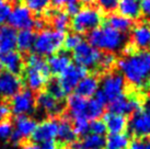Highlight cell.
<instances>
[{
	"label": "cell",
	"mask_w": 150,
	"mask_h": 149,
	"mask_svg": "<svg viewBox=\"0 0 150 149\" xmlns=\"http://www.w3.org/2000/svg\"><path fill=\"white\" fill-rule=\"evenodd\" d=\"M116 66L129 86L136 89L150 86V48L123 56Z\"/></svg>",
	"instance_id": "obj_1"
},
{
	"label": "cell",
	"mask_w": 150,
	"mask_h": 149,
	"mask_svg": "<svg viewBox=\"0 0 150 149\" xmlns=\"http://www.w3.org/2000/svg\"><path fill=\"white\" fill-rule=\"evenodd\" d=\"M22 74L23 83L26 84L31 91H41L50 79L47 60L35 53H31L25 58Z\"/></svg>",
	"instance_id": "obj_2"
},
{
	"label": "cell",
	"mask_w": 150,
	"mask_h": 149,
	"mask_svg": "<svg viewBox=\"0 0 150 149\" xmlns=\"http://www.w3.org/2000/svg\"><path fill=\"white\" fill-rule=\"evenodd\" d=\"M88 43L104 53L122 52L128 43L125 33H121L108 25L99 26L88 33Z\"/></svg>",
	"instance_id": "obj_3"
},
{
	"label": "cell",
	"mask_w": 150,
	"mask_h": 149,
	"mask_svg": "<svg viewBox=\"0 0 150 149\" xmlns=\"http://www.w3.org/2000/svg\"><path fill=\"white\" fill-rule=\"evenodd\" d=\"M104 22V17L100 9L93 6L81 7L78 13L72 17L70 21V26L75 33L86 34L91 32L92 30L99 28Z\"/></svg>",
	"instance_id": "obj_4"
},
{
	"label": "cell",
	"mask_w": 150,
	"mask_h": 149,
	"mask_svg": "<svg viewBox=\"0 0 150 149\" xmlns=\"http://www.w3.org/2000/svg\"><path fill=\"white\" fill-rule=\"evenodd\" d=\"M65 33L53 29H43L35 35L33 50L40 56H52L63 48Z\"/></svg>",
	"instance_id": "obj_5"
},
{
	"label": "cell",
	"mask_w": 150,
	"mask_h": 149,
	"mask_svg": "<svg viewBox=\"0 0 150 149\" xmlns=\"http://www.w3.org/2000/svg\"><path fill=\"white\" fill-rule=\"evenodd\" d=\"M127 128L135 138L150 137V94L144 95L142 109L132 114Z\"/></svg>",
	"instance_id": "obj_6"
},
{
	"label": "cell",
	"mask_w": 150,
	"mask_h": 149,
	"mask_svg": "<svg viewBox=\"0 0 150 149\" xmlns=\"http://www.w3.org/2000/svg\"><path fill=\"white\" fill-rule=\"evenodd\" d=\"M126 86V80L121 72L110 70L103 74L99 91L104 96L106 104H108L111 101L125 93Z\"/></svg>",
	"instance_id": "obj_7"
},
{
	"label": "cell",
	"mask_w": 150,
	"mask_h": 149,
	"mask_svg": "<svg viewBox=\"0 0 150 149\" xmlns=\"http://www.w3.org/2000/svg\"><path fill=\"white\" fill-rule=\"evenodd\" d=\"M142 101L144 95L140 92L128 91V93L120 95L108 103V112L122 115H132L133 113L142 109Z\"/></svg>",
	"instance_id": "obj_8"
},
{
	"label": "cell",
	"mask_w": 150,
	"mask_h": 149,
	"mask_svg": "<svg viewBox=\"0 0 150 149\" xmlns=\"http://www.w3.org/2000/svg\"><path fill=\"white\" fill-rule=\"evenodd\" d=\"M101 54V50L83 41L72 50V57L76 64L86 69H96L100 62Z\"/></svg>",
	"instance_id": "obj_9"
},
{
	"label": "cell",
	"mask_w": 150,
	"mask_h": 149,
	"mask_svg": "<svg viewBox=\"0 0 150 149\" xmlns=\"http://www.w3.org/2000/svg\"><path fill=\"white\" fill-rule=\"evenodd\" d=\"M9 108L10 112L16 116L32 114L36 109L33 91H31L30 89H21L10 99Z\"/></svg>",
	"instance_id": "obj_10"
},
{
	"label": "cell",
	"mask_w": 150,
	"mask_h": 149,
	"mask_svg": "<svg viewBox=\"0 0 150 149\" xmlns=\"http://www.w3.org/2000/svg\"><path fill=\"white\" fill-rule=\"evenodd\" d=\"M36 125H38L36 121L30 117L29 115L16 116L14 127L10 136V140L16 145L22 144V141L26 140L29 137H31Z\"/></svg>",
	"instance_id": "obj_11"
},
{
	"label": "cell",
	"mask_w": 150,
	"mask_h": 149,
	"mask_svg": "<svg viewBox=\"0 0 150 149\" xmlns=\"http://www.w3.org/2000/svg\"><path fill=\"white\" fill-rule=\"evenodd\" d=\"M35 104L40 111L46 113L50 117H60L65 112L63 101L57 100L47 91H40L35 96Z\"/></svg>",
	"instance_id": "obj_12"
},
{
	"label": "cell",
	"mask_w": 150,
	"mask_h": 149,
	"mask_svg": "<svg viewBox=\"0 0 150 149\" xmlns=\"http://www.w3.org/2000/svg\"><path fill=\"white\" fill-rule=\"evenodd\" d=\"M88 74V69L79 65H72L67 68L62 74H59L57 81H58L60 88L64 90L65 93H70L72 90H75L79 81Z\"/></svg>",
	"instance_id": "obj_13"
},
{
	"label": "cell",
	"mask_w": 150,
	"mask_h": 149,
	"mask_svg": "<svg viewBox=\"0 0 150 149\" xmlns=\"http://www.w3.org/2000/svg\"><path fill=\"white\" fill-rule=\"evenodd\" d=\"M57 129H58V118L50 117L47 120H44L36 125L33 134L31 135L32 141L41 145L47 141L55 140V138L57 137Z\"/></svg>",
	"instance_id": "obj_14"
},
{
	"label": "cell",
	"mask_w": 150,
	"mask_h": 149,
	"mask_svg": "<svg viewBox=\"0 0 150 149\" xmlns=\"http://www.w3.org/2000/svg\"><path fill=\"white\" fill-rule=\"evenodd\" d=\"M23 80L20 76L0 70V100H10L22 89Z\"/></svg>",
	"instance_id": "obj_15"
},
{
	"label": "cell",
	"mask_w": 150,
	"mask_h": 149,
	"mask_svg": "<svg viewBox=\"0 0 150 149\" xmlns=\"http://www.w3.org/2000/svg\"><path fill=\"white\" fill-rule=\"evenodd\" d=\"M34 17L32 12L24 4H17L12 8L9 16L8 23L14 30H31L34 24Z\"/></svg>",
	"instance_id": "obj_16"
},
{
	"label": "cell",
	"mask_w": 150,
	"mask_h": 149,
	"mask_svg": "<svg viewBox=\"0 0 150 149\" xmlns=\"http://www.w3.org/2000/svg\"><path fill=\"white\" fill-rule=\"evenodd\" d=\"M132 45L138 50L150 48V23L138 22L130 30V42Z\"/></svg>",
	"instance_id": "obj_17"
},
{
	"label": "cell",
	"mask_w": 150,
	"mask_h": 149,
	"mask_svg": "<svg viewBox=\"0 0 150 149\" xmlns=\"http://www.w3.org/2000/svg\"><path fill=\"white\" fill-rule=\"evenodd\" d=\"M24 69V59L20 52H9L0 54V70L11 72L13 74H21Z\"/></svg>",
	"instance_id": "obj_18"
},
{
	"label": "cell",
	"mask_w": 150,
	"mask_h": 149,
	"mask_svg": "<svg viewBox=\"0 0 150 149\" xmlns=\"http://www.w3.org/2000/svg\"><path fill=\"white\" fill-rule=\"evenodd\" d=\"M99 88H100L99 76L96 74H87L77 84L75 93L82 98H86V99H91L92 96H94L96 91L99 90Z\"/></svg>",
	"instance_id": "obj_19"
},
{
	"label": "cell",
	"mask_w": 150,
	"mask_h": 149,
	"mask_svg": "<svg viewBox=\"0 0 150 149\" xmlns=\"http://www.w3.org/2000/svg\"><path fill=\"white\" fill-rule=\"evenodd\" d=\"M44 14H45V19L53 26V30L65 32L70 25V17L65 12V10L55 8L47 9Z\"/></svg>",
	"instance_id": "obj_20"
},
{
	"label": "cell",
	"mask_w": 150,
	"mask_h": 149,
	"mask_svg": "<svg viewBox=\"0 0 150 149\" xmlns=\"http://www.w3.org/2000/svg\"><path fill=\"white\" fill-rule=\"evenodd\" d=\"M103 122L106 126V131L110 134H120L125 133L128 127V118L126 115L108 112L103 114Z\"/></svg>",
	"instance_id": "obj_21"
},
{
	"label": "cell",
	"mask_w": 150,
	"mask_h": 149,
	"mask_svg": "<svg viewBox=\"0 0 150 149\" xmlns=\"http://www.w3.org/2000/svg\"><path fill=\"white\" fill-rule=\"evenodd\" d=\"M17 31L10 25H0V54L9 53L17 47Z\"/></svg>",
	"instance_id": "obj_22"
},
{
	"label": "cell",
	"mask_w": 150,
	"mask_h": 149,
	"mask_svg": "<svg viewBox=\"0 0 150 149\" xmlns=\"http://www.w3.org/2000/svg\"><path fill=\"white\" fill-rule=\"evenodd\" d=\"M105 138L96 134H87L81 139L70 144L71 149H104Z\"/></svg>",
	"instance_id": "obj_23"
},
{
	"label": "cell",
	"mask_w": 150,
	"mask_h": 149,
	"mask_svg": "<svg viewBox=\"0 0 150 149\" xmlns=\"http://www.w3.org/2000/svg\"><path fill=\"white\" fill-rule=\"evenodd\" d=\"M57 137L59 139V144L67 145L72 144L76 140V134L72 128L71 121L65 114L58 118V129H57Z\"/></svg>",
	"instance_id": "obj_24"
},
{
	"label": "cell",
	"mask_w": 150,
	"mask_h": 149,
	"mask_svg": "<svg viewBox=\"0 0 150 149\" xmlns=\"http://www.w3.org/2000/svg\"><path fill=\"white\" fill-rule=\"evenodd\" d=\"M47 64L50 67V74L59 76L71 65V57L66 53L58 52L50 56V58L47 59Z\"/></svg>",
	"instance_id": "obj_25"
},
{
	"label": "cell",
	"mask_w": 150,
	"mask_h": 149,
	"mask_svg": "<svg viewBox=\"0 0 150 149\" xmlns=\"http://www.w3.org/2000/svg\"><path fill=\"white\" fill-rule=\"evenodd\" d=\"M104 22L105 25L125 34L132 30L134 25L130 19L122 14H116V13H110V16L106 17V19H104Z\"/></svg>",
	"instance_id": "obj_26"
},
{
	"label": "cell",
	"mask_w": 150,
	"mask_h": 149,
	"mask_svg": "<svg viewBox=\"0 0 150 149\" xmlns=\"http://www.w3.org/2000/svg\"><path fill=\"white\" fill-rule=\"evenodd\" d=\"M117 9L120 11V14L130 20H136L140 17L139 0H120Z\"/></svg>",
	"instance_id": "obj_27"
},
{
	"label": "cell",
	"mask_w": 150,
	"mask_h": 149,
	"mask_svg": "<svg viewBox=\"0 0 150 149\" xmlns=\"http://www.w3.org/2000/svg\"><path fill=\"white\" fill-rule=\"evenodd\" d=\"M35 34L32 30H21L17 33V48L20 53H29L33 50Z\"/></svg>",
	"instance_id": "obj_28"
},
{
	"label": "cell",
	"mask_w": 150,
	"mask_h": 149,
	"mask_svg": "<svg viewBox=\"0 0 150 149\" xmlns=\"http://www.w3.org/2000/svg\"><path fill=\"white\" fill-rule=\"evenodd\" d=\"M129 144L130 138L128 134H110L105 139L104 149H128Z\"/></svg>",
	"instance_id": "obj_29"
},
{
	"label": "cell",
	"mask_w": 150,
	"mask_h": 149,
	"mask_svg": "<svg viewBox=\"0 0 150 149\" xmlns=\"http://www.w3.org/2000/svg\"><path fill=\"white\" fill-rule=\"evenodd\" d=\"M104 104L99 102L98 100L88 99L87 109H86V118L88 121H93L100 118L104 113Z\"/></svg>",
	"instance_id": "obj_30"
},
{
	"label": "cell",
	"mask_w": 150,
	"mask_h": 149,
	"mask_svg": "<svg viewBox=\"0 0 150 149\" xmlns=\"http://www.w3.org/2000/svg\"><path fill=\"white\" fill-rule=\"evenodd\" d=\"M52 0H23V4L31 12L35 14H43L50 8Z\"/></svg>",
	"instance_id": "obj_31"
},
{
	"label": "cell",
	"mask_w": 150,
	"mask_h": 149,
	"mask_svg": "<svg viewBox=\"0 0 150 149\" xmlns=\"http://www.w3.org/2000/svg\"><path fill=\"white\" fill-rule=\"evenodd\" d=\"M117 62L116 56L113 53H102L101 54L100 62H99V65H98V68L100 71H110L112 70L113 68L115 67Z\"/></svg>",
	"instance_id": "obj_32"
},
{
	"label": "cell",
	"mask_w": 150,
	"mask_h": 149,
	"mask_svg": "<svg viewBox=\"0 0 150 149\" xmlns=\"http://www.w3.org/2000/svg\"><path fill=\"white\" fill-rule=\"evenodd\" d=\"M81 42H82V35L72 32V33L68 34L67 36H65L63 47H64V50H67V52L74 50Z\"/></svg>",
	"instance_id": "obj_33"
},
{
	"label": "cell",
	"mask_w": 150,
	"mask_h": 149,
	"mask_svg": "<svg viewBox=\"0 0 150 149\" xmlns=\"http://www.w3.org/2000/svg\"><path fill=\"white\" fill-rule=\"evenodd\" d=\"M72 128L75 132L76 136L82 137L84 135L89 134V121L83 118V117H79V118H75L72 120Z\"/></svg>",
	"instance_id": "obj_34"
},
{
	"label": "cell",
	"mask_w": 150,
	"mask_h": 149,
	"mask_svg": "<svg viewBox=\"0 0 150 149\" xmlns=\"http://www.w3.org/2000/svg\"><path fill=\"white\" fill-rule=\"evenodd\" d=\"M46 88H47L46 91L48 92L50 94L53 95L54 98H56L57 100L63 101V100L65 99L66 93H65L63 89L60 88L58 81H57V79H50V81L46 84Z\"/></svg>",
	"instance_id": "obj_35"
},
{
	"label": "cell",
	"mask_w": 150,
	"mask_h": 149,
	"mask_svg": "<svg viewBox=\"0 0 150 149\" xmlns=\"http://www.w3.org/2000/svg\"><path fill=\"white\" fill-rule=\"evenodd\" d=\"M96 1L101 11L105 13H112L117 9L120 0H96Z\"/></svg>",
	"instance_id": "obj_36"
},
{
	"label": "cell",
	"mask_w": 150,
	"mask_h": 149,
	"mask_svg": "<svg viewBox=\"0 0 150 149\" xmlns=\"http://www.w3.org/2000/svg\"><path fill=\"white\" fill-rule=\"evenodd\" d=\"M106 132H108L106 131V126H105L104 122L102 120H99V118L98 120H93L89 124V133H91V134L104 136V134Z\"/></svg>",
	"instance_id": "obj_37"
},
{
	"label": "cell",
	"mask_w": 150,
	"mask_h": 149,
	"mask_svg": "<svg viewBox=\"0 0 150 149\" xmlns=\"http://www.w3.org/2000/svg\"><path fill=\"white\" fill-rule=\"evenodd\" d=\"M11 10H12V6L10 4V1L4 0L2 2H0V25L4 24V22L8 21Z\"/></svg>",
	"instance_id": "obj_38"
},
{
	"label": "cell",
	"mask_w": 150,
	"mask_h": 149,
	"mask_svg": "<svg viewBox=\"0 0 150 149\" xmlns=\"http://www.w3.org/2000/svg\"><path fill=\"white\" fill-rule=\"evenodd\" d=\"M13 131V125L10 121L6 120L0 123V140H6L10 138Z\"/></svg>",
	"instance_id": "obj_39"
},
{
	"label": "cell",
	"mask_w": 150,
	"mask_h": 149,
	"mask_svg": "<svg viewBox=\"0 0 150 149\" xmlns=\"http://www.w3.org/2000/svg\"><path fill=\"white\" fill-rule=\"evenodd\" d=\"M128 149H150V138H135L130 141Z\"/></svg>",
	"instance_id": "obj_40"
},
{
	"label": "cell",
	"mask_w": 150,
	"mask_h": 149,
	"mask_svg": "<svg viewBox=\"0 0 150 149\" xmlns=\"http://www.w3.org/2000/svg\"><path fill=\"white\" fill-rule=\"evenodd\" d=\"M139 8H140V16L150 20V0H139Z\"/></svg>",
	"instance_id": "obj_41"
},
{
	"label": "cell",
	"mask_w": 150,
	"mask_h": 149,
	"mask_svg": "<svg viewBox=\"0 0 150 149\" xmlns=\"http://www.w3.org/2000/svg\"><path fill=\"white\" fill-rule=\"evenodd\" d=\"M10 108H9V104L6 101L0 100V123L4 122V121L8 120L9 116H10Z\"/></svg>",
	"instance_id": "obj_42"
},
{
	"label": "cell",
	"mask_w": 150,
	"mask_h": 149,
	"mask_svg": "<svg viewBox=\"0 0 150 149\" xmlns=\"http://www.w3.org/2000/svg\"><path fill=\"white\" fill-rule=\"evenodd\" d=\"M64 9H65V12H66L69 17H74L75 14L78 13V11H79L80 9H81V6H80V4L78 1H75V2H72V4H67Z\"/></svg>",
	"instance_id": "obj_43"
},
{
	"label": "cell",
	"mask_w": 150,
	"mask_h": 149,
	"mask_svg": "<svg viewBox=\"0 0 150 149\" xmlns=\"http://www.w3.org/2000/svg\"><path fill=\"white\" fill-rule=\"evenodd\" d=\"M75 1H78V0H52L50 4L53 6V8L55 9H63L65 8L67 4H72Z\"/></svg>",
	"instance_id": "obj_44"
},
{
	"label": "cell",
	"mask_w": 150,
	"mask_h": 149,
	"mask_svg": "<svg viewBox=\"0 0 150 149\" xmlns=\"http://www.w3.org/2000/svg\"><path fill=\"white\" fill-rule=\"evenodd\" d=\"M40 147H41V149H62V145L58 144V143H56L55 140L41 144Z\"/></svg>",
	"instance_id": "obj_45"
},
{
	"label": "cell",
	"mask_w": 150,
	"mask_h": 149,
	"mask_svg": "<svg viewBox=\"0 0 150 149\" xmlns=\"http://www.w3.org/2000/svg\"><path fill=\"white\" fill-rule=\"evenodd\" d=\"M80 1H81V2H83V4H88V6H90V4L96 2V0H80Z\"/></svg>",
	"instance_id": "obj_46"
},
{
	"label": "cell",
	"mask_w": 150,
	"mask_h": 149,
	"mask_svg": "<svg viewBox=\"0 0 150 149\" xmlns=\"http://www.w3.org/2000/svg\"><path fill=\"white\" fill-rule=\"evenodd\" d=\"M2 1H4V0H0V2H2Z\"/></svg>",
	"instance_id": "obj_47"
}]
</instances>
